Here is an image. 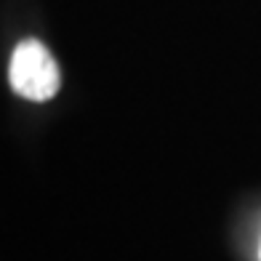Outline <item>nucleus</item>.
Returning a JSON list of instances; mask_svg holds the SVG:
<instances>
[{
    "mask_svg": "<svg viewBox=\"0 0 261 261\" xmlns=\"http://www.w3.org/2000/svg\"><path fill=\"white\" fill-rule=\"evenodd\" d=\"M258 258H261V248H258Z\"/></svg>",
    "mask_w": 261,
    "mask_h": 261,
    "instance_id": "f03ea898",
    "label": "nucleus"
},
{
    "mask_svg": "<svg viewBox=\"0 0 261 261\" xmlns=\"http://www.w3.org/2000/svg\"><path fill=\"white\" fill-rule=\"evenodd\" d=\"M8 83L16 96L27 101H48L62 88V72L56 59L40 40H21L8 64Z\"/></svg>",
    "mask_w": 261,
    "mask_h": 261,
    "instance_id": "f257e3e1",
    "label": "nucleus"
}]
</instances>
